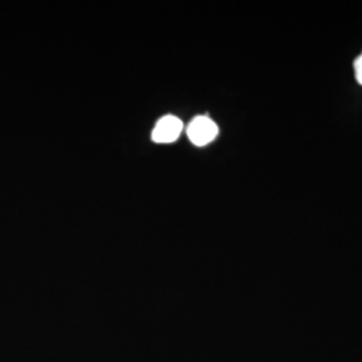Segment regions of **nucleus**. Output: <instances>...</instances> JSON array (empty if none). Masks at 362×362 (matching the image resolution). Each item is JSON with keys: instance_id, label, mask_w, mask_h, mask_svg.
<instances>
[{"instance_id": "nucleus-1", "label": "nucleus", "mask_w": 362, "mask_h": 362, "mask_svg": "<svg viewBox=\"0 0 362 362\" xmlns=\"http://www.w3.org/2000/svg\"><path fill=\"white\" fill-rule=\"evenodd\" d=\"M187 133L196 146H204L216 139L219 129L209 117L199 116L191 121Z\"/></svg>"}, {"instance_id": "nucleus-3", "label": "nucleus", "mask_w": 362, "mask_h": 362, "mask_svg": "<svg viewBox=\"0 0 362 362\" xmlns=\"http://www.w3.org/2000/svg\"><path fill=\"white\" fill-rule=\"evenodd\" d=\"M354 73H356V79L357 82L362 85V52L356 58L354 61Z\"/></svg>"}, {"instance_id": "nucleus-2", "label": "nucleus", "mask_w": 362, "mask_h": 362, "mask_svg": "<svg viewBox=\"0 0 362 362\" xmlns=\"http://www.w3.org/2000/svg\"><path fill=\"white\" fill-rule=\"evenodd\" d=\"M182 130V122L177 117L165 116L156 124L152 132V140L155 143L169 144L176 141Z\"/></svg>"}]
</instances>
